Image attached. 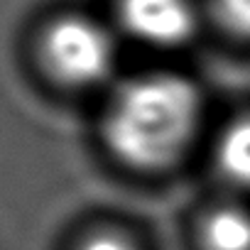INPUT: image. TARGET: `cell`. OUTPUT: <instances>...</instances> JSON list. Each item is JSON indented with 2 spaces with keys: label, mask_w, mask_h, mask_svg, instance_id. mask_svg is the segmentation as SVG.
Wrapping results in <instances>:
<instances>
[{
  "label": "cell",
  "mask_w": 250,
  "mask_h": 250,
  "mask_svg": "<svg viewBox=\"0 0 250 250\" xmlns=\"http://www.w3.org/2000/svg\"><path fill=\"white\" fill-rule=\"evenodd\" d=\"M204 115L196 83L174 71H150L120 83L103 110L110 155L135 172H165L194 145Z\"/></svg>",
  "instance_id": "6da1fadb"
},
{
  "label": "cell",
  "mask_w": 250,
  "mask_h": 250,
  "mask_svg": "<svg viewBox=\"0 0 250 250\" xmlns=\"http://www.w3.org/2000/svg\"><path fill=\"white\" fill-rule=\"evenodd\" d=\"M37 57L42 71L54 83L71 91H88L113 76L118 44L103 22L66 13L49 20L40 32Z\"/></svg>",
  "instance_id": "7a4b0ae2"
},
{
  "label": "cell",
  "mask_w": 250,
  "mask_h": 250,
  "mask_svg": "<svg viewBox=\"0 0 250 250\" xmlns=\"http://www.w3.org/2000/svg\"><path fill=\"white\" fill-rule=\"evenodd\" d=\"M118 27L150 49H179L199 32L194 0H118Z\"/></svg>",
  "instance_id": "3957f363"
},
{
  "label": "cell",
  "mask_w": 250,
  "mask_h": 250,
  "mask_svg": "<svg viewBox=\"0 0 250 250\" xmlns=\"http://www.w3.org/2000/svg\"><path fill=\"white\" fill-rule=\"evenodd\" d=\"M201 250H250V208L235 201L208 208L199 223Z\"/></svg>",
  "instance_id": "277c9868"
},
{
  "label": "cell",
  "mask_w": 250,
  "mask_h": 250,
  "mask_svg": "<svg viewBox=\"0 0 250 250\" xmlns=\"http://www.w3.org/2000/svg\"><path fill=\"white\" fill-rule=\"evenodd\" d=\"M213 160L223 182L238 191H250V113L233 118L221 130Z\"/></svg>",
  "instance_id": "5b68a950"
},
{
  "label": "cell",
  "mask_w": 250,
  "mask_h": 250,
  "mask_svg": "<svg viewBox=\"0 0 250 250\" xmlns=\"http://www.w3.org/2000/svg\"><path fill=\"white\" fill-rule=\"evenodd\" d=\"M211 10L228 35L250 42V0H211Z\"/></svg>",
  "instance_id": "8992f818"
},
{
  "label": "cell",
  "mask_w": 250,
  "mask_h": 250,
  "mask_svg": "<svg viewBox=\"0 0 250 250\" xmlns=\"http://www.w3.org/2000/svg\"><path fill=\"white\" fill-rule=\"evenodd\" d=\"M76 250H140L138 243L130 238V235H125L120 230H96V233H88Z\"/></svg>",
  "instance_id": "52a82bcc"
}]
</instances>
